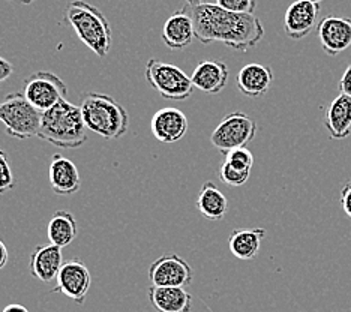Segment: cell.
Instances as JSON below:
<instances>
[{
    "instance_id": "obj_1",
    "label": "cell",
    "mask_w": 351,
    "mask_h": 312,
    "mask_svg": "<svg viewBox=\"0 0 351 312\" xmlns=\"http://www.w3.org/2000/svg\"><path fill=\"white\" fill-rule=\"evenodd\" d=\"M193 17L195 38L204 45L222 43L231 50L248 51L265 38V26L254 14H236L217 3L188 6Z\"/></svg>"
},
{
    "instance_id": "obj_2",
    "label": "cell",
    "mask_w": 351,
    "mask_h": 312,
    "mask_svg": "<svg viewBox=\"0 0 351 312\" xmlns=\"http://www.w3.org/2000/svg\"><path fill=\"white\" fill-rule=\"evenodd\" d=\"M86 130L82 110L66 99L44 111L38 137L60 149H78L87 141Z\"/></svg>"
},
{
    "instance_id": "obj_3",
    "label": "cell",
    "mask_w": 351,
    "mask_h": 312,
    "mask_svg": "<svg viewBox=\"0 0 351 312\" xmlns=\"http://www.w3.org/2000/svg\"><path fill=\"white\" fill-rule=\"evenodd\" d=\"M80 110L87 130L101 135L102 139H121L130 128V115L126 108L107 93H84Z\"/></svg>"
},
{
    "instance_id": "obj_4",
    "label": "cell",
    "mask_w": 351,
    "mask_h": 312,
    "mask_svg": "<svg viewBox=\"0 0 351 312\" xmlns=\"http://www.w3.org/2000/svg\"><path fill=\"white\" fill-rule=\"evenodd\" d=\"M65 20L90 51L99 59L107 58L113 44V34L110 21L101 10L84 0H74L66 6Z\"/></svg>"
},
{
    "instance_id": "obj_5",
    "label": "cell",
    "mask_w": 351,
    "mask_h": 312,
    "mask_svg": "<svg viewBox=\"0 0 351 312\" xmlns=\"http://www.w3.org/2000/svg\"><path fill=\"white\" fill-rule=\"evenodd\" d=\"M41 117V111L32 106L21 92L6 95L0 104V122L5 125L6 134L14 139L27 140L38 135Z\"/></svg>"
},
{
    "instance_id": "obj_6",
    "label": "cell",
    "mask_w": 351,
    "mask_h": 312,
    "mask_svg": "<svg viewBox=\"0 0 351 312\" xmlns=\"http://www.w3.org/2000/svg\"><path fill=\"white\" fill-rule=\"evenodd\" d=\"M146 80L164 99L186 101L194 92L191 77L179 67L158 59H149L146 63Z\"/></svg>"
},
{
    "instance_id": "obj_7",
    "label": "cell",
    "mask_w": 351,
    "mask_h": 312,
    "mask_svg": "<svg viewBox=\"0 0 351 312\" xmlns=\"http://www.w3.org/2000/svg\"><path fill=\"white\" fill-rule=\"evenodd\" d=\"M255 134H257V123L243 111H233L222 117L215 128L210 135V143L226 156L231 150L248 146L255 139Z\"/></svg>"
},
{
    "instance_id": "obj_8",
    "label": "cell",
    "mask_w": 351,
    "mask_h": 312,
    "mask_svg": "<svg viewBox=\"0 0 351 312\" xmlns=\"http://www.w3.org/2000/svg\"><path fill=\"white\" fill-rule=\"evenodd\" d=\"M21 93L38 111H44L66 101L68 87L65 82L50 71H38L23 83Z\"/></svg>"
},
{
    "instance_id": "obj_9",
    "label": "cell",
    "mask_w": 351,
    "mask_h": 312,
    "mask_svg": "<svg viewBox=\"0 0 351 312\" xmlns=\"http://www.w3.org/2000/svg\"><path fill=\"white\" fill-rule=\"evenodd\" d=\"M194 279V269L180 255L164 254L150 264L149 281L155 287H186Z\"/></svg>"
},
{
    "instance_id": "obj_10",
    "label": "cell",
    "mask_w": 351,
    "mask_h": 312,
    "mask_svg": "<svg viewBox=\"0 0 351 312\" xmlns=\"http://www.w3.org/2000/svg\"><path fill=\"white\" fill-rule=\"evenodd\" d=\"M56 290L68 299L83 305L92 285V275L86 264L78 259H71L63 266L56 278Z\"/></svg>"
},
{
    "instance_id": "obj_11",
    "label": "cell",
    "mask_w": 351,
    "mask_h": 312,
    "mask_svg": "<svg viewBox=\"0 0 351 312\" xmlns=\"http://www.w3.org/2000/svg\"><path fill=\"white\" fill-rule=\"evenodd\" d=\"M320 5L309 2V0H296L287 8L284 15V32L293 41L306 38L314 30Z\"/></svg>"
},
{
    "instance_id": "obj_12",
    "label": "cell",
    "mask_w": 351,
    "mask_h": 312,
    "mask_svg": "<svg viewBox=\"0 0 351 312\" xmlns=\"http://www.w3.org/2000/svg\"><path fill=\"white\" fill-rule=\"evenodd\" d=\"M317 32L327 56H338L351 45V19L329 15L318 23Z\"/></svg>"
},
{
    "instance_id": "obj_13",
    "label": "cell",
    "mask_w": 351,
    "mask_h": 312,
    "mask_svg": "<svg viewBox=\"0 0 351 312\" xmlns=\"http://www.w3.org/2000/svg\"><path fill=\"white\" fill-rule=\"evenodd\" d=\"M150 128L152 134H154V137L158 141L164 144H173L185 137L189 122L183 111L173 107H167L156 111L154 117H152Z\"/></svg>"
},
{
    "instance_id": "obj_14",
    "label": "cell",
    "mask_w": 351,
    "mask_h": 312,
    "mask_svg": "<svg viewBox=\"0 0 351 312\" xmlns=\"http://www.w3.org/2000/svg\"><path fill=\"white\" fill-rule=\"evenodd\" d=\"M194 23L188 8L176 11L164 23L161 39L170 50H183V48L191 45V43L194 41Z\"/></svg>"
},
{
    "instance_id": "obj_15",
    "label": "cell",
    "mask_w": 351,
    "mask_h": 312,
    "mask_svg": "<svg viewBox=\"0 0 351 312\" xmlns=\"http://www.w3.org/2000/svg\"><path fill=\"white\" fill-rule=\"evenodd\" d=\"M194 87L204 93L217 95L222 92L228 82V67L221 59L203 60L191 74Z\"/></svg>"
},
{
    "instance_id": "obj_16",
    "label": "cell",
    "mask_w": 351,
    "mask_h": 312,
    "mask_svg": "<svg viewBox=\"0 0 351 312\" xmlns=\"http://www.w3.org/2000/svg\"><path fill=\"white\" fill-rule=\"evenodd\" d=\"M63 263L62 248L51 243L39 245L30 255V274L41 283H51L58 278Z\"/></svg>"
},
{
    "instance_id": "obj_17",
    "label": "cell",
    "mask_w": 351,
    "mask_h": 312,
    "mask_svg": "<svg viewBox=\"0 0 351 312\" xmlns=\"http://www.w3.org/2000/svg\"><path fill=\"white\" fill-rule=\"evenodd\" d=\"M50 185L58 195H71L82 187V179L77 165L71 159L59 154L53 155L49 168Z\"/></svg>"
},
{
    "instance_id": "obj_18",
    "label": "cell",
    "mask_w": 351,
    "mask_h": 312,
    "mask_svg": "<svg viewBox=\"0 0 351 312\" xmlns=\"http://www.w3.org/2000/svg\"><path fill=\"white\" fill-rule=\"evenodd\" d=\"M274 83V72L261 63H248L237 74V87L245 96L260 98Z\"/></svg>"
},
{
    "instance_id": "obj_19",
    "label": "cell",
    "mask_w": 351,
    "mask_h": 312,
    "mask_svg": "<svg viewBox=\"0 0 351 312\" xmlns=\"http://www.w3.org/2000/svg\"><path fill=\"white\" fill-rule=\"evenodd\" d=\"M149 300L158 312H191L193 309V296L182 287L152 285Z\"/></svg>"
},
{
    "instance_id": "obj_20",
    "label": "cell",
    "mask_w": 351,
    "mask_h": 312,
    "mask_svg": "<svg viewBox=\"0 0 351 312\" xmlns=\"http://www.w3.org/2000/svg\"><path fill=\"white\" fill-rule=\"evenodd\" d=\"M324 128L333 140H344L351 134V98L339 93L326 110Z\"/></svg>"
},
{
    "instance_id": "obj_21",
    "label": "cell",
    "mask_w": 351,
    "mask_h": 312,
    "mask_svg": "<svg viewBox=\"0 0 351 312\" xmlns=\"http://www.w3.org/2000/svg\"><path fill=\"white\" fill-rule=\"evenodd\" d=\"M195 206L203 218L209 221H222L228 212V200L213 182L203 183Z\"/></svg>"
},
{
    "instance_id": "obj_22",
    "label": "cell",
    "mask_w": 351,
    "mask_h": 312,
    "mask_svg": "<svg viewBox=\"0 0 351 312\" xmlns=\"http://www.w3.org/2000/svg\"><path fill=\"white\" fill-rule=\"evenodd\" d=\"M266 237L265 228H250V230H234L228 237L230 252L236 259L248 261L258 255L263 239Z\"/></svg>"
},
{
    "instance_id": "obj_23",
    "label": "cell",
    "mask_w": 351,
    "mask_h": 312,
    "mask_svg": "<svg viewBox=\"0 0 351 312\" xmlns=\"http://www.w3.org/2000/svg\"><path fill=\"white\" fill-rule=\"evenodd\" d=\"M78 236V224L75 216L68 211L54 212L47 224V237L50 243L65 248L74 242Z\"/></svg>"
},
{
    "instance_id": "obj_24",
    "label": "cell",
    "mask_w": 351,
    "mask_h": 312,
    "mask_svg": "<svg viewBox=\"0 0 351 312\" xmlns=\"http://www.w3.org/2000/svg\"><path fill=\"white\" fill-rule=\"evenodd\" d=\"M224 163L237 168V170L251 171V168L254 165V155L251 154V150H248L246 147H241V149L231 150L230 154H227L224 158Z\"/></svg>"
},
{
    "instance_id": "obj_25",
    "label": "cell",
    "mask_w": 351,
    "mask_h": 312,
    "mask_svg": "<svg viewBox=\"0 0 351 312\" xmlns=\"http://www.w3.org/2000/svg\"><path fill=\"white\" fill-rule=\"evenodd\" d=\"M221 180L226 183V185L230 187H243L246 182H248L251 171H243V170H237V168L228 165L227 163H222L221 170H219Z\"/></svg>"
},
{
    "instance_id": "obj_26",
    "label": "cell",
    "mask_w": 351,
    "mask_h": 312,
    "mask_svg": "<svg viewBox=\"0 0 351 312\" xmlns=\"http://www.w3.org/2000/svg\"><path fill=\"white\" fill-rule=\"evenodd\" d=\"M15 187V178L6 152L0 149V194H6Z\"/></svg>"
},
{
    "instance_id": "obj_27",
    "label": "cell",
    "mask_w": 351,
    "mask_h": 312,
    "mask_svg": "<svg viewBox=\"0 0 351 312\" xmlns=\"http://www.w3.org/2000/svg\"><path fill=\"white\" fill-rule=\"evenodd\" d=\"M217 5L222 10L236 14H254L257 8L255 0H217Z\"/></svg>"
},
{
    "instance_id": "obj_28",
    "label": "cell",
    "mask_w": 351,
    "mask_h": 312,
    "mask_svg": "<svg viewBox=\"0 0 351 312\" xmlns=\"http://www.w3.org/2000/svg\"><path fill=\"white\" fill-rule=\"evenodd\" d=\"M339 202H341V206H342V211L346 212L348 218H351V179L346 183L344 188L341 189Z\"/></svg>"
},
{
    "instance_id": "obj_29",
    "label": "cell",
    "mask_w": 351,
    "mask_h": 312,
    "mask_svg": "<svg viewBox=\"0 0 351 312\" xmlns=\"http://www.w3.org/2000/svg\"><path fill=\"white\" fill-rule=\"evenodd\" d=\"M338 87H339V92L342 95H346V96H348V98H351V65L347 67L344 74H342V77L339 78Z\"/></svg>"
},
{
    "instance_id": "obj_30",
    "label": "cell",
    "mask_w": 351,
    "mask_h": 312,
    "mask_svg": "<svg viewBox=\"0 0 351 312\" xmlns=\"http://www.w3.org/2000/svg\"><path fill=\"white\" fill-rule=\"evenodd\" d=\"M12 72H14L12 63L0 56V84L6 82V80L12 75Z\"/></svg>"
},
{
    "instance_id": "obj_31",
    "label": "cell",
    "mask_w": 351,
    "mask_h": 312,
    "mask_svg": "<svg viewBox=\"0 0 351 312\" xmlns=\"http://www.w3.org/2000/svg\"><path fill=\"white\" fill-rule=\"evenodd\" d=\"M10 260V252H8V248L3 243V240H0V270H2Z\"/></svg>"
},
{
    "instance_id": "obj_32",
    "label": "cell",
    "mask_w": 351,
    "mask_h": 312,
    "mask_svg": "<svg viewBox=\"0 0 351 312\" xmlns=\"http://www.w3.org/2000/svg\"><path fill=\"white\" fill-rule=\"evenodd\" d=\"M2 312H29L26 307L20 305V303H11V305H8Z\"/></svg>"
},
{
    "instance_id": "obj_33",
    "label": "cell",
    "mask_w": 351,
    "mask_h": 312,
    "mask_svg": "<svg viewBox=\"0 0 351 312\" xmlns=\"http://www.w3.org/2000/svg\"><path fill=\"white\" fill-rule=\"evenodd\" d=\"M186 3H188V6H197V5L203 3V0H186Z\"/></svg>"
},
{
    "instance_id": "obj_34",
    "label": "cell",
    "mask_w": 351,
    "mask_h": 312,
    "mask_svg": "<svg viewBox=\"0 0 351 312\" xmlns=\"http://www.w3.org/2000/svg\"><path fill=\"white\" fill-rule=\"evenodd\" d=\"M10 2H17V3H23V5H30V3H34L35 0H10Z\"/></svg>"
},
{
    "instance_id": "obj_35",
    "label": "cell",
    "mask_w": 351,
    "mask_h": 312,
    "mask_svg": "<svg viewBox=\"0 0 351 312\" xmlns=\"http://www.w3.org/2000/svg\"><path fill=\"white\" fill-rule=\"evenodd\" d=\"M309 2H314V3H318V5H320V3L323 2V0H309Z\"/></svg>"
},
{
    "instance_id": "obj_36",
    "label": "cell",
    "mask_w": 351,
    "mask_h": 312,
    "mask_svg": "<svg viewBox=\"0 0 351 312\" xmlns=\"http://www.w3.org/2000/svg\"><path fill=\"white\" fill-rule=\"evenodd\" d=\"M0 104H2V102H0Z\"/></svg>"
}]
</instances>
